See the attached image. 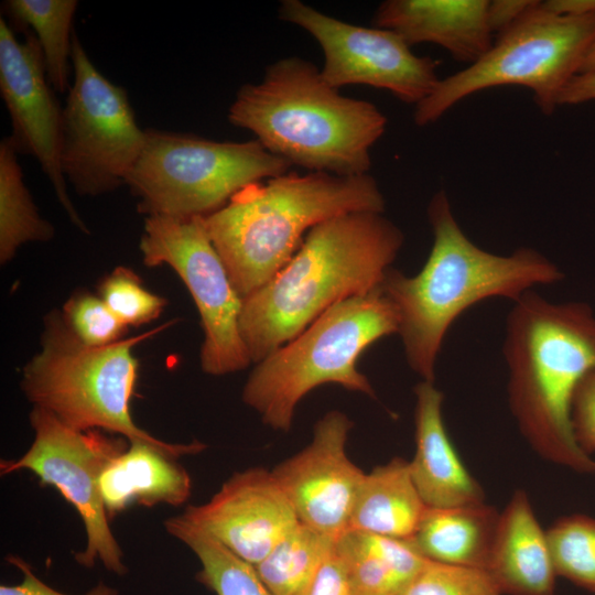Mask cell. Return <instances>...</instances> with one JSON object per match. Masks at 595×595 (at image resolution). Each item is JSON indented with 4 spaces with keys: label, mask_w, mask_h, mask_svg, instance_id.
Segmentation results:
<instances>
[{
    "label": "cell",
    "mask_w": 595,
    "mask_h": 595,
    "mask_svg": "<svg viewBox=\"0 0 595 595\" xmlns=\"http://www.w3.org/2000/svg\"><path fill=\"white\" fill-rule=\"evenodd\" d=\"M404 242L383 213H347L312 228L292 259L244 299L240 332L253 364L331 306L379 286Z\"/></svg>",
    "instance_id": "2"
},
{
    "label": "cell",
    "mask_w": 595,
    "mask_h": 595,
    "mask_svg": "<svg viewBox=\"0 0 595 595\" xmlns=\"http://www.w3.org/2000/svg\"><path fill=\"white\" fill-rule=\"evenodd\" d=\"M415 454L410 464L413 483L430 508L485 502L484 491L458 457L444 426L443 393L434 382L414 387Z\"/></svg>",
    "instance_id": "18"
},
{
    "label": "cell",
    "mask_w": 595,
    "mask_h": 595,
    "mask_svg": "<svg viewBox=\"0 0 595 595\" xmlns=\"http://www.w3.org/2000/svg\"><path fill=\"white\" fill-rule=\"evenodd\" d=\"M547 10L562 15H595V0H547L541 1Z\"/></svg>",
    "instance_id": "37"
},
{
    "label": "cell",
    "mask_w": 595,
    "mask_h": 595,
    "mask_svg": "<svg viewBox=\"0 0 595 595\" xmlns=\"http://www.w3.org/2000/svg\"><path fill=\"white\" fill-rule=\"evenodd\" d=\"M175 452L147 442H129L102 470L99 489L109 519L138 504L178 507L192 494V478Z\"/></svg>",
    "instance_id": "20"
},
{
    "label": "cell",
    "mask_w": 595,
    "mask_h": 595,
    "mask_svg": "<svg viewBox=\"0 0 595 595\" xmlns=\"http://www.w3.org/2000/svg\"><path fill=\"white\" fill-rule=\"evenodd\" d=\"M0 93L10 115V136L19 153L36 159L71 221L88 229L73 205L61 166L63 108L55 97L42 50L33 33L20 42L0 19Z\"/></svg>",
    "instance_id": "14"
},
{
    "label": "cell",
    "mask_w": 595,
    "mask_h": 595,
    "mask_svg": "<svg viewBox=\"0 0 595 595\" xmlns=\"http://www.w3.org/2000/svg\"><path fill=\"white\" fill-rule=\"evenodd\" d=\"M398 329L397 311L380 285L339 301L256 364L242 401L264 424L288 432L299 402L322 385L335 383L376 398L357 363L370 345Z\"/></svg>",
    "instance_id": "7"
},
{
    "label": "cell",
    "mask_w": 595,
    "mask_h": 595,
    "mask_svg": "<svg viewBox=\"0 0 595 595\" xmlns=\"http://www.w3.org/2000/svg\"><path fill=\"white\" fill-rule=\"evenodd\" d=\"M595 100V73L577 74L560 96L559 106Z\"/></svg>",
    "instance_id": "36"
},
{
    "label": "cell",
    "mask_w": 595,
    "mask_h": 595,
    "mask_svg": "<svg viewBox=\"0 0 595 595\" xmlns=\"http://www.w3.org/2000/svg\"><path fill=\"white\" fill-rule=\"evenodd\" d=\"M182 516L252 565L300 523L272 472L262 467L232 474L208 501Z\"/></svg>",
    "instance_id": "16"
},
{
    "label": "cell",
    "mask_w": 595,
    "mask_h": 595,
    "mask_svg": "<svg viewBox=\"0 0 595 595\" xmlns=\"http://www.w3.org/2000/svg\"><path fill=\"white\" fill-rule=\"evenodd\" d=\"M167 533L186 545L197 558L201 569L196 580L215 595H272L255 565L182 515L163 522Z\"/></svg>",
    "instance_id": "25"
},
{
    "label": "cell",
    "mask_w": 595,
    "mask_h": 595,
    "mask_svg": "<svg viewBox=\"0 0 595 595\" xmlns=\"http://www.w3.org/2000/svg\"><path fill=\"white\" fill-rule=\"evenodd\" d=\"M30 424L34 431L31 446L15 459H1L0 474L29 470L42 485L56 488L78 512L85 528L86 545L75 553L76 562L88 569L100 562L108 572L126 575L128 567L109 524L99 478L129 441L100 430L72 429L37 407L30 413Z\"/></svg>",
    "instance_id": "11"
},
{
    "label": "cell",
    "mask_w": 595,
    "mask_h": 595,
    "mask_svg": "<svg viewBox=\"0 0 595 595\" xmlns=\"http://www.w3.org/2000/svg\"><path fill=\"white\" fill-rule=\"evenodd\" d=\"M10 137L0 142V261H10L18 248L33 241H47L53 226L43 219L25 186L23 172Z\"/></svg>",
    "instance_id": "27"
},
{
    "label": "cell",
    "mask_w": 595,
    "mask_h": 595,
    "mask_svg": "<svg viewBox=\"0 0 595 595\" xmlns=\"http://www.w3.org/2000/svg\"><path fill=\"white\" fill-rule=\"evenodd\" d=\"M488 0H387L372 24L400 35L412 46L433 43L470 65L491 46Z\"/></svg>",
    "instance_id": "17"
},
{
    "label": "cell",
    "mask_w": 595,
    "mask_h": 595,
    "mask_svg": "<svg viewBox=\"0 0 595 595\" xmlns=\"http://www.w3.org/2000/svg\"><path fill=\"white\" fill-rule=\"evenodd\" d=\"M307 595H354L335 549L323 563Z\"/></svg>",
    "instance_id": "34"
},
{
    "label": "cell",
    "mask_w": 595,
    "mask_h": 595,
    "mask_svg": "<svg viewBox=\"0 0 595 595\" xmlns=\"http://www.w3.org/2000/svg\"><path fill=\"white\" fill-rule=\"evenodd\" d=\"M402 595H502V592L484 569L429 560Z\"/></svg>",
    "instance_id": "30"
},
{
    "label": "cell",
    "mask_w": 595,
    "mask_h": 595,
    "mask_svg": "<svg viewBox=\"0 0 595 595\" xmlns=\"http://www.w3.org/2000/svg\"><path fill=\"white\" fill-rule=\"evenodd\" d=\"M426 509L413 483L409 462L394 457L365 474L348 530L410 539Z\"/></svg>",
    "instance_id": "23"
},
{
    "label": "cell",
    "mask_w": 595,
    "mask_h": 595,
    "mask_svg": "<svg viewBox=\"0 0 595 595\" xmlns=\"http://www.w3.org/2000/svg\"><path fill=\"white\" fill-rule=\"evenodd\" d=\"M582 73H595V42L584 60L580 74Z\"/></svg>",
    "instance_id": "38"
},
{
    "label": "cell",
    "mask_w": 595,
    "mask_h": 595,
    "mask_svg": "<svg viewBox=\"0 0 595 595\" xmlns=\"http://www.w3.org/2000/svg\"><path fill=\"white\" fill-rule=\"evenodd\" d=\"M62 315L73 333L93 347L121 340L128 327L100 296L86 292L73 295L65 303Z\"/></svg>",
    "instance_id": "31"
},
{
    "label": "cell",
    "mask_w": 595,
    "mask_h": 595,
    "mask_svg": "<svg viewBox=\"0 0 595 595\" xmlns=\"http://www.w3.org/2000/svg\"><path fill=\"white\" fill-rule=\"evenodd\" d=\"M502 354L509 407L521 434L545 459L595 473V462L577 446L571 426L575 388L595 369L592 306L526 292L508 313Z\"/></svg>",
    "instance_id": "3"
},
{
    "label": "cell",
    "mask_w": 595,
    "mask_h": 595,
    "mask_svg": "<svg viewBox=\"0 0 595 595\" xmlns=\"http://www.w3.org/2000/svg\"><path fill=\"white\" fill-rule=\"evenodd\" d=\"M433 245L422 269L407 275L390 268L380 284L393 304L405 360L422 380L434 382L442 345L469 307L494 298L515 302L537 285L564 280L563 271L536 249L510 255L479 248L463 231L443 190L428 205Z\"/></svg>",
    "instance_id": "1"
},
{
    "label": "cell",
    "mask_w": 595,
    "mask_h": 595,
    "mask_svg": "<svg viewBox=\"0 0 595 595\" xmlns=\"http://www.w3.org/2000/svg\"><path fill=\"white\" fill-rule=\"evenodd\" d=\"M77 6L76 0H8L3 3L18 28L33 31L43 53L47 78L60 94L71 87L72 23Z\"/></svg>",
    "instance_id": "24"
},
{
    "label": "cell",
    "mask_w": 595,
    "mask_h": 595,
    "mask_svg": "<svg viewBox=\"0 0 595 595\" xmlns=\"http://www.w3.org/2000/svg\"><path fill=\"white\" fill-rule=\"evenodd\" d=\"M99 296L127 326H139L160 316L166 301L147 290L129 268L118 267L100 283Z\"/></svg>",
    "instance_id": "29"
},
{
    "label": "cell",
    "mask_w": 595,
    "mask_h": 595,
    "mask_svg": "<svg viewBox=\"0 0 595 595\" xmlns=\"http://www.w3.org/2000/svg\"><path fill=\"white\" fill-rule=\"evenodd\" d=\"M227 118L290 165L340 176L368 174L370 150L387 127L377 106L340 95L298 56L277 61L261 82L242 85Z\"/></svg>",
    "instance_id": "4"
},
{
    "label": "cell",
    "mask_w": 595,
    "mask_h": 595,
    "mask_svg": "<svg viewBox=\"0 0 595 595\" xmlns=\"http://www.w3.org/2000/svg\"><path fill=\"white\" fill-rule=\"evenodd\" d=\"M500 513L485 502L453 508L428 507L410 538L428 560L487 569Z\"/></svg>",
    "instance_id": "21"
},
{
    "label": "cell",
    "mask_w": 595,
    "mask_h": 595,
    "mask_svg": "<svg viewBox=\"0 0 595 595\" xmlns=\"http://www.w3.org/2000/svg\"><path fill=\"white\" fill-rule=\"evenodd\" d=\"M7 561L20 571L21 581L13 585L1 584L0 595H69L44 583L22 558L11 554ZM83 595H119V591L100 581Z\"/></svg>",
    "instance_id": "33"
},
{
    "label": "cell",
    "mask_w": 595,
    "mask_h": 595,
    "mask_svg": "<svg viewBox=\"0 0 595 595\" xmlns=\"http://www.w3.org/2000/svg\"><path fill=\"white\" fill-rule=\"evenodd\" d=\"M594 42L595 15L556 14L536 1L518 22L495 37L480 58L441 78L415 105L413 120L419 127L428 126L463 99L500 86L531 90L539 110L552 115Z\"/></svg>",
    "instance_id": "8"
},
{
    "label": "cell",
    "mask_w": 595,
    "mask_h": 595,
    "mask_svg": "<svg viewBox=\"0 0 595 595\" xmlns=\"http://www.w3.org/2000/svg\"><path fill=\"white\" fill-rule=\"evenodd\" d=\"M486 571L502 594L554 595L556 572L547 532L522 490L500 513Z\"/></svg>",
    "instance_id": "19"
},
{
    "label": "cell",
    "mask_w": 595,
    "mask_h": 595,
    "mask_svg": "<svg viewBox=\"0 0 595 595\" xmlns=\"http://www.w3.org/2000/svg\"><path fill=\"white\" fill-rule=\"evenodd\" d=\"M279 18L310 33L320 44L324 80L339 89L367 85L386 89L414 106L424 100L440 82V62L419 56L397 33L365 28L329 17L300 0H283Z\"/></svg>",
    "instance_id": "13"
},
{
    "label": "cell",
    "mask_w": 595,
    "mask_h": 595,
    "mask_svg": "<svg viewBox=\"0 0 595 595\" xmlns=\"http://www.w3.org/2000/svg\"><path fill=\"white\" fill-rule=\"evenodd\" d=\"M335 543L300 522L255 567L272 595H307Z\"/></svg>",
    "instance_id": "26"
},
{
    "label": "cell",
    "mask_w": 595,
    "mask_h": 595,
    "mask_svg": "<svg viewBox=\"0 0 595 595\" xmlns=\"http://www.w3.org/2000/svg\"><path fill=\"white\" fill-rule=\"evenodd\" d=\"M74 82L63 108L61 166L79 195L98 196L126 185L147 140L126 89L106 78L73 34Z\"/></svg>",
    "instance_id": "10"
},
{
    "label": "cell",
    "mask_w": 595,
    "mask_h": 595,
    "mask_svg": "<svg viewBox=\"0 0 595 595\" xmlns=\"http://www.w3.org/2000/svg\"><path fill=\"white\" fill-rule=\"evenodd\" d=\"M290 167L256 139L214 141L147 129L144 148L126 185L145 216L205 217L245 186L284 174Z\"/></svg>",
    "instance_id": "9"
},
{
    "label": "cell",
    "mask_w": 595,
    "mask_h": 595,
    "mask_svg": "<svg viewBox=\"0 0 595 595\" xmlns=\"http://www.w3.org/2000/svg\"><path fill=\"white\" fill-rule=\"evenodd\" d=\"M354 595H402L426 562L410 539L347 530L335 543Z\"/></svg>",
    "instance_id": "22"
},
{
    "label": "cell",
    "mask_w": 595,
    "mask_h": 595,
    "mask_svg": "<svg viewBox=\"0 0 595 595\" xmlns=\"http://www.w3.org/2000/svg\"><path fill=\"white\" fill-rule=\"evenodd\" d=\"M353 421L333 410L314 425L311 442L271 472L301 523L334 539L349 529L365 477L346 453Z\"/></svg>",
    "instance_id": "15"
},
{
    "label": "cell",
    "mask_w": 595,
    "mask_h": 595,
    "mask_svg": "<svg viewBox=\"0 0 595 595\" xmlns=\"http://www.w3.org/2000/svg\"><path fill=\"white\" fill-rule=\"evenodd\" d=\"M556 575L595 593V518L572 515L547 531Z\"/></svg>",
    "instance_id": "28"
},
{
    "label": "cell",
    "mask_w": 595,
    "mask_h": 595,
    "mask_svg": "<svg viewBox=\"0 0 595 595\" xmlns=\"http://www.w3.org/2000/svg\"><path fill=\"white\" fill-rule=\"evenodd\" d=\"M139 247L145 266L167 264L190 291L204 331L203 371L224 376L247 368L252 361L240 332L244 299L208 236L204 217L145 216Z\"/></svg>",
    "instance_id": "12"
},
{
    "label": "cell",
    "mask_w": 595,
    "mask_h": 595,
    "mask_svg": "<svg viewBox=\"0 0 595 595\" xmlns=\"http://www.w3.org/2000/svg\"><path fill=\"white\" fill-rule=\"evenodd\" d=\"M386 201L368 174L286 172L251 183L204 217L230 280L245 299L269 282L318 224L354 212L385 213Z\"/></svg>",
    "instance_id": "5"
},
{
    "label": "cell",
    "mask_w": 595,
    "mask_h": 595,
    "mask_svg": "<svg viewBox=\"0 0 595 595\" xmlns=\"http://www.w3.org/2000/svg\"><path fill=\"white\" fill-rule=\"evenodd\" d=\"M172 323L93 347L73 333L62 314L52 312L45 317L41 351L23 368L21 389L33 407L48 411L72 429L113 433L129 442L158 445L181 457L198 454L206 444L160 440L139 428L131 415L139 369L132 348Z\"/></svg>",
    "instance_id": "6"
},
{
    "label": "cell",
    "mask_w": 595,
    "mask_h": 595,
    "mask_svg": "<svg viewBox=\"0 0 595 595\" xmlns=\"http://www.w3.org/2000/svg\"><path fill=\"white\" fill-rule=\"evenodd\" d=\"M536 0H493L488 3V24L496 37L518 22Z\"/></svg>",
    "instance_id": "35"
},
{
    "label": "cell",
    "mask_w": 595,
    "mask_h": 595,
    "mask_svg": "<svg viewBox=\"0 0 595 595\" xmlns=\"http://www.w3.org/2000/svg\"><path fill=\"white\" fill-rule=\"evenodd\" d=\"M571 426L577 446L589 456L595 452V369L588 371L575 388Z\"/></svg>",
    "instance_id": "32"
}]
</instances>
